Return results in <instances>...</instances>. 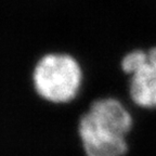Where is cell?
I'll list each match as a JSON object with an SVG mask.
<instances>
[{"instance_id":"1","label":"cell","mask_w":156,"mask_h":156,"mask_svg":"<svg viewBox=\"0 0 156 156\" xmlns=\"http://www.w3.org/2000/svg\"><path fill=\"white\" fill-rule=\"evenodd\" d=\"M131 126L130 113L118 100H95L78 122L86 156H122L128 150L125 136Z\"/></svg>"},{"instance_id":"2","label":"cell","mask_w":156,"mask_h":156,"mask_svg":"<svg viewBox=\"0 0 156 156\" xmlns=\"http://www.w3.org/2000/svg\"><path fill=\"white\" fill-rule=\"evenodd\" d=\"M80 83V67L73 56L66 53L44 54L33 71L35 91L51 103H67L75 99Z\"/></svg>"},{"instance_id":"3","label":"cell","mask_w":156,"mask_h":156,"mask_svg":"<svg viewBox=\"0 0 156 156\" xmlns=\"http://www.w3.org/2000/svg\"><path fill=\"white\" fill-rule=\"evenodd\" d=\"M122 68L131 75L129 93L131 100L143 108L156 107V47L133 50L122 58Z\"/></svg>"}]
</instances>
